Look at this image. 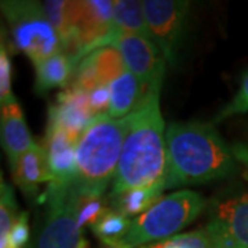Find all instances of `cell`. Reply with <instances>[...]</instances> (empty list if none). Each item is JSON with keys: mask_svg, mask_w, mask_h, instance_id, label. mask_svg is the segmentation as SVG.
Returning <instances> with one entry per match:
<instances>
[{"mask_svg": "<svg viewBox=\"0 0 248 248\" xmlns=\"http://www.w3.org/2000/svg\"><path fill=\"white\" fill-rule=\"evenodd\" d=\"M115 1L112 0H84L71 1L72 28L79 42L83 58L89 55L98 42L112 31Z\"/></svg>", "mask_w": 248, "mask_h": 248, "instance_id": "10", "label": "cell"}, {"mask_svg": "<svg viewBox=\"0 0 248 248\" xmlns=\"http://www.w3.org/2000/svg\"><path fill=\"white\" fill-rule=\"evenodd\" d=\"M17 101L11 91V61L9 51L1 42L0 47V104L1 107Z\"/></svg>", "mask_w": 248, "mask_h": 248, "instance_id": "25", "label": "cell"}, {"mask_svg": "<svg viewBox=\"0 0 248 248\" xmlns=\"http://www.w3.org/2000/svg\"><path fill=\"white\" fill-rule=\"evenodd\" d=\"M133 219L110 208L99 221L91 228L94 234L108 247L115 248L128 233Z\"/></svg>", "mask_w": 248, "mask_h": 248, "instance_id": "20", "label": "cell"}, {"mask_svg": "<svg viewBox=\"0 0 248 248\" xmlns=\"http://www.w3.org/2000/svg\"><path fill=\"white\" fill-rule=\"evenodd\" d=\"M232 149H233V153H234L237 161H241V163L248 166V142L236 143V145L232 146Z\"/></svg>", "mask_w": 248, "mask_h": 248, "instance_id": "29", "label": "cell"}, {"mask_svg": "<svg viewBox=\"0 0 248 248\" xmlns=\"http://www.w3.org/2000/svg\"><path fill=\"white\" fill-rule=\"evenodd\" d=\"M0 125H1V145L7 155L10 166L13 169L17 160L36 143L31 137L21 107L17 101L1 107Z\"/></svg>", "mask_w": 248, "mask_h": 248, "instance_id": "13", "label": "cell"}, {"mask_svg": "<svg viewBox=\"0 0 248 248\" xmlns=\"http://www.w3.org/2000/svg\"><path fill=\"white\" fill-rule=\"evenodd\" d=\"M161 87H149L141 104L128 116V130L112 182V196L166 179V123L160 112Z\"/></svg>", "mask_w": 248, "mask_h": 248, "instance_id": "1", "label": "cell"}, {"mask_svg": "<svg viewBox=\"0 0 248 248\" xmlns=\"http://www.w3.org/2000/svg\"><path fill=\"white\" fill-rule=\"evenodd\" d=\"M0 193V244L9 240L10 232L18 218V205L11 186L1 181Z\"/></svg>", "mask_w": 248, "mask_h": 248, "instance_id": "22", "label": "cell"}, {"mask_svg": "<svg viewBox=\"0 0 248 248\" xmlns=\"http://www.w3.org/2000/svg\"><path fill=\"white\" fill-rule=\"evenodd\" d=\"M142 6L151 40L166 61L175 63L190 3L181 0H143Z\"/></svg>", "mask_w": 248, "mask_h": 248, "instance_id": "7", "label": "cell"}, {"mask_svg": "<svg viewBox=\"0 0 248 248\" xmlns=\"http://www.w3.org/2000/svg\"><path fill=\"white\" fill-rule=\"evenodd\" d=\"M109 35H137L151 39L142 1L116 0L113 24Z\"/></svg>", "mask_w": 248, "mask_h": 248, "instance_id": "18", "label": "cell"}, {"mask_svg": "<svg viewBox=\"0 0 248 248\" xmlns=\"http://www.w3.org/2000/svg\"><path fill=\"white\" fill-rule=\"evenodd\" d=\"M29 240V225H28V214L21 213L18 215L17 221L14 223L13 229L10 232L9 240L0 248H24Z\"/></svg>", "mask_w": 248, "mask_h": 248, "instance_id": "27", "label": "cell"}, {"mask_svg": "<svg viewBox=\"0 0 248 248\" xmlns=\"http://www.w3.org/2000/svg\"><path fill=\"white\" fill-rule=\"evenodd\" d=\"M1 10L9 19L17 50L33 63L62 53L61 36L47 17L43 3L1 1Z\"/></svg>", "mask_w": 248, "mask_h": 248, "instance_id": "5", "label": "cell"}, {"mask_svg": "<svg viewBox=\"0 0 248 248\" xmlns=\"http://www.w3.org/2000/svg\"><path fill=\"white\" fill-rule=\"evenodd\" d=\"M47 215L36 248H81L78 193L73 184H50L45 193Z\"/></svg>", "mask_w": 248, "mask_h": 248, "instance_id": "6", "label": "cell"}, {"mask_svg": "<svg viewBox=\"0 0 248 248\" xmlns=\"http://www.w3.org/2000/svg\"><path fill=\"white\" fill-rule=\"evenodd\" d=\"M166 181H160L151 186L135 187L131 190H125L123 193L112 196L113 210L122 213L125 217H140L141 214L148 211L153 204H156L163 197L166 190Z\"/></svg>", "mask_w": 248, "mask_h": 248, "instance_id": "17", "label": "cell"}, {"mask_svg": "<svg viewBox=\"0 0 248 248\" xmlns=\"http://www.w3.org/2000/svg\"><path fill=\"white\" fill-rule=\"evenodd\" d=\"M11 170L14 182L27 196L35 195L40 184L53 182L46 152L43 146H39L37 143L25 152Z\"/></svg>", "mask_w": 248, "mask_h": 248, "instance_id": "14", "label": "cell"}, {"mask_svg": "<svg viewBox=\"0 0 248 248\" xmlns=\"http://www.w3.org/2000/svg\"><path fill=\"white\" fill-rule=\"evenodd\" d=\"M146 91L141 80L127 69L110 84V104L107 115L113 119L130 116L141 104Z\"/></svg>", "mask_w": 248, "mask_h": 248, "instance_id": "15", "label": "cell"}, {"mask_svg": "<svg viewBox=\"0 0 248 248\" xmlns=\"http://www.w3.org/2000/svg\"><path fill=\"white\" fill-rule=\"evenodd\" d=\"M127 130L128 116L113 119L102 115L89 124L76 149L73 186L78 195L104 196L109 182H113Z\"/></svg>", "mask_w": 248, "mask_h": 248, "instance_id": "3", "label": "cell"}, {"mask_svg": "<svg viewBox=\"0 0 248 248\" xmlns=\"http://www.w3.org/2000/svg\"><path fill=\"white\" fill-rule=\"evenodd\" d=\"M149 248H211V240L205 228L177 234Z\"/></svg>", "mask_w": 248, "mask_h": 248, "instance_id": "24", "label": "cell"}, {"mask_svg": "<svg viewBox=\"0 0 248 248\" xmlns=\"http://www.w3.org/2000/svg\"><path fill=\"white\" fill-rule=\"evenodd\" d=\"M109 210L104 196L78 195V221L81 229L86 226L93 228Z\"/></svg>", "mask_w": 248, "mask_h": 248, "instance_id": "21", "label": "cell"}, {"mask_svg": "<svg viewBox=\"0 0 248 248\" xmlns=\"http://www.w3.org/2000/svg\"><path fill=\"white\" fill-rule=\"evenodd\" d=\"M166 187L197 185L236 172L237 159L232 146L208 123H171L166 130Z\"/></svg>", "mask_w": 248, "mask_h": 248, "instance_id": "2", "label": "cell"}, {"mask_svg": "<svg viewBox=\"0 0 248 248\" xmlns=\"http://www.w3.org/2000/svg\"><path fill=\"white\" fill-rule=\"evenodd\" d=\"M244 178H246V179H247V181H248V170H247V171H246V172H244Z\"/></svg>", "mask_w": 248, "mask_h": 248, "instance_id": "30", "label": "cell"}, {"mask_svg": "<svg viewBox=\"0 0 248 248\" xmlns=\"http://www.w3.org/2000/svg\"><path fill=\"white\" fill-rule=\"evenodd\" d=\"M248 112V72L241 80V86L236 94V97L232 99L226 107L222 109L217 116V122H222L228 117L236 115H243Z\"/></svg>", "mask_w": 248, "mask_h": 248, "instance_id": "26", "label": "cell"}, {"mask_svg": "<svg viewBox=\"0 0 248 248\" xmlns=\"http://www.w3.org/2000/svg\"><path fill=\"white\" fill-rule=\"evenodd\" d=\"M205 229L211 248H248V193L214 205Z\"/></svg>", "mask_w": 248, "mask_h": 248, "instance_id": "9", "label": "cell"}, {"mask_svg": "<svg viewBox=\"0 0 248 248\" xmlns=\"http://www.w3.org/2000/svg\"><path fill=\"white\" fill-rule=\"evenodd\" d=\"M35 90L45 94L55 87H66L75 75V62L63 53H58L45 61L35 63Z\"/></svg>", "mask_w": 248, "mask_h": 248, "instance_id": "16", "label": "cell"}, {"mask_svg": "<svg viewBox=\"0 0 248 248\" xmlns=\"http://www.w3.org/2000/svg\"><path fill=\"white\" fill-rule=\"evenodd\" d=\"M94 119L89 94L73 86L62 91L48 110V123L60 125L76 138L81 137Z\"/></svg>", "mask_w": 248, "mask_h": 248, "instance_id": "12", "label": "cell"}, {"mask_svg": "<svg viewBox=\"0 0 248 248\" xmlns=\"http://www.w3.org/2000/svg\"><path fill=\"white\" fill-rule=\"evenodd\" d=\"M81 248H89V246H87V243H84V244H83V247ZM142 248H146V247H142Z\"/></svg>", "mask_w": 248, "mask_h": 248, "instance_id": "31", "label": "cell"}, {"mask_svg": "<svg viewBox=\"0 0 248 248\" xmlns=\"http://www.w3.org/2000/svg\"><path fill=\"white\" fill-rule=\"evenodd\" d=\"M99 84L110 86L119 76L127 71L122 54L115 47H101L86 55Z\"/></svg>", "mask_w": 248, "mask_h": 248, "instance_id": "19", "label": "cell"}, {"mask_svg": "<svg viewBox=\"0 0 248 248\" xmlns=\"http://www.w3.org/2000/svg\"><path fill=\"white\" fill-rule=\"evenodd\" d=\"M205 200L193 190H179L163 196L148 211L134 218L130 231L115 248H142L145 244L167 240L195 221Z\"/></svg>", "mask_w": 248, "mask_h": 248, "instance_id": "4", "label": "cell"}, {"mask_svg": "<svg viewBox=\"0 0 248 248\" xmlns=\"http://www.w3.org/2000/svg\"><path fill=\"white\" fill-rule=\"evenodd\" d=\"M101 47H115L122 54L127 69L146 89L161 87L167 61L151 39L137 35H109L98 42L94 50Z\"/></svg>", "mask_w": 248, "mask_h": 248, "instance_id": "8", "label": "cell"}, {"mask_svg": "<svg viewBox=\"0 0 248 248\" xmlns=\"http://www.w3.org/2000/svg\"><path fill=\"white\" fill-rule=\"evenodd\" d=\"M90 107L94 117L107 115L110 104V86H98L89 94Z\"/></svg>", "mask_w": 248, "mask_h": 248, "instance_id": "28", "label": "cell"}, {"mask_svg": "<svg viewBox=\"0 0 248 248\" xmlns=\"http://www.w3.org/2000/svg\"><path fill=\"white\" fill-rule=\"evenodd\" d=\"M79 138L57 124L48 123L43 149L53 175L51 184H73L76 175V149Z\"/></svg>", "mask_w": 248, "mask_h": 248, "instance_id": "11", "label": "cell"}, {"mask_svg": "<svg viewBox=\"0 0 248 248\" xmlns=\"http://www.w3.org/2000/svg\"><path fill=\"white\" fill-rule=\"evenodd\" d=\"M46 14L51 21L54 28L57 29L58 35L61 36L62 45L69 39L73 33L71 18V1L63 0H54L43 3Z\"/></svg>", "mask_w": 248, "mask_h": 248, "instance_id": "23", "label": "cell"}]
</instances>
